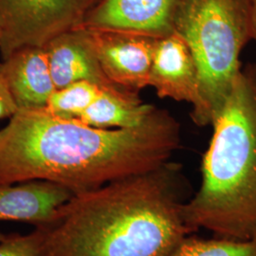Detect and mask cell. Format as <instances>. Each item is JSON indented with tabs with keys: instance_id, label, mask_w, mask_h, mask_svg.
I'll list each match as a JSON object with an SVG mask.
<instances>
[{
	"instance_id": "cell-1",
	"label": "cell",
	"mask_w": 256,
	"mask_h": 256,
	"mask_svg": "<svg viewBox=\"0 0 256 256\" xmlns=\"http://www.w3.org/2000/svg\"><path fill=\"white\" fill-rule=\"evenodd\" d=\"M180 144V122L158 108L138 126L114 129L19 110L0 130V183L45 180L77 194L164 164Z\"/></svg>"
},
{
	"instance_id": "cell-2",
	"label": "cell",
	"mask_w": 256,
	"mask_h": 256,
	"mask_svg": "<svg viewBox=\"0 0 256 256\" xmlns=\"http://www.w3.org/2000/svg\"><path fill=\"white\" fill-rule=\"evenodd\" d=\"M187 191L182 165L169 160L74 194L37 227L46 256H170L194 232L183 214Z\"/></svg>"
},
{
	"instance_id": "cell-3",
	"label": "cell",
	"mask_w": 256,
	"mask_h": 256,
	"mask_svg": "<svg viewBox=\"0 0 256 256\" xmlns=\"http://www.w3.org/2000/svg\"><path fill=\"white\" fill-rule=\"evenodd\" d=\"M203 156L200 188L184 203L194 232L216 238H256V64L242 66L229 97L212 122Z\"/></svg>"
},
{
	"instance_id": "cell-4",
	"label": "cell",
	"mask_w": 256,
	"mask_h": 256,
	"mask_svg": "<svg viewBox=\"0 0 256 256\" xmlns=\"http://www.w3.org/2000/svg\"><path fill=\"white\" fill-rule=\"evenodd\" d=\"M176 32L191 48L200 76L198 126L218 118L242 68L240 55L252 40L250 0H186Z\"/></svg>"
},
{
	"instance_id": "cell-5",
	"label": "cell",
	"mask_w": 256,
	"mask_h": 256,
	"mask_svg": "<svg viewBox=\"0 0 256 256\" xmlns=\"http://www.w3.org/2000/svg\"><path fill=\"white\" fill-rule=\"evenodd\" d=\"M96 0H0V54L5 60L28 46H44L82 26Z\"/></svg>"
},
{
	"instance_id": "cell-6",
	"label": "cell",
	"mask_w": 256,
	"mask_h": 256,
	"mask_svg": "<svg viewBox=\"0 0 256 256\" xmlns=\"http://www.w3.org/2000/svg\"><path fill=\"white\" fill-rule=\"evenodd\" d=\"M86 28L102 70L110 82L138 94L149 86L156 38L124 32Z\"/></svg>"
},
{
	"instance_id": "cell-7",
	"label": "cell",
	"mask_w": 256,
	"mask_h": 256,
	"mask_svg": "<svg viewBox=\"0 0 256 256\" xmlns=\"http://www.w3.org/2000/svg\"><path fill=\"white\" fill-rule=\"evenodd\" d=\"M186 0H96L82 27L162 38L176 32Z\"/></svg>"
},
{
	"instance_id": "cell-8",
	"label": "cell",
	"mask_w": 256,
	"mask_h": 256,
	"mask_svg": "<svg viewBox=\"0 0 256 256\" xmlns=\"http://www.w3.org/2000/svg\"><path fill=\"white\" fill-rule=\"evenodd\" d=\"M149 86L160 99L186 102L192 110L200 104V76L191 48L176 32L158 38Z\"/></svg>"
},
{
	"instance_id": "cell-9",
	"label": "cell",
	"mask_w": 256,
	"mask_h": 256,
	"mask_svg": "<svg viewBox=\"0 0 256 256\" xmlns=\"http://www.w3.org/2000/svg\"><path fill=\"white\" fill-rule=\"evenodd\" d=\"M44 48L56 88L80 81L93 82L102 88H120L102 72L86 28L81 26L62 32Z\"/></svg>"
},
{
	"instance_id": "cell-10",
	"label": "cell",
	"mask_w": 256,
	"mask_h": 256,
	"mask_svg": "<svg viewBox=\"0 0 256 256\" xmlns=\"http://www.w3.org/2000/svg\"><path fill=\"white\" fill-rule=\"evenodd\" d=\"M10 92L19 110H43L56 90L46 50L28 46L16 50L0 62Z\"/></svg>"
},
{
	"instance_id": "cell-11",
	"label": "cell",
	"mask_w": 256,
	"mask_h": 256,
	"mask_svg": "<svg viewBox=\"0 0 256 256\" xmlns=\"http://www.w3.org/2000/svg\"><path fill=\"white\" fill-rule=\"evenodd\" d=\"M74 196L63 186L45 180L0 183V221L25 222L40 227Z\"/></svg>"
},
{
	"instance_id": "cell-12",
	"label": "cell",
	"mask_w": 256,
	"mask_h": 256,
	"mask_svg": "<svg viewBox=\"0 0 256 256\" xmlns=\"http://www.w3.org/2000/svg\"><path fill=\"white\" fill-rule=\"evenodd\" d=\"M155 108L142 102L138 93L122 88H104L75 120L102 129L132 128L142 122Z\"/></svg>"
},
{
	"instance_id": "cell-13",
	"label": "cell",
	"mask_w": 256,
	"mask_h": 256,
	"mask_svg": "<svg viewBox=\"0 0 256 256\" xmlns=\"http://www.w3.org/2000/svg\"><path fill=\"white\" fill-rule=\"evenodd\" d=\"M102 90L104 88L100 86L88 81L56 88L43 110L59 119H77L100 96Z\"/></svg>"
},
{
	"instance_id": "cell-14",
	"label": "cell",
	"mask_w": 256,
	"mask_h": 256,
	"mask_svg": "<svg viewBox=\"0 0 256 256\" xmlns=\"http://www.w3.org/2000/svg\"><path fill=\"white\" fill-rule=\"evenodd\" d=\"M170 256H256V238L236 240L187 236Z\"/></svg>"
},
{
	"instance_id": "cell-15",
	"label": "cell",
	"mask_w": 256,
	"mask_h": 256,
	"mask_svg": "<svg viewBox=\"0 0 256 256\" xmlns=\"http://www.w3.org/2000/svg\"><path fill=\"white\" fill-rule=\"evenodd\" d=\"M0 256H46L43 234L36 228L28 234H6L0 241Z\"/></svg>"
},
{
	"instance_id": "cell-16",
	"label": "cell",
	"mask_w": 256,
	"mask_h": 256,
	"mask_svg": "<svg viewBox=\"0 0 256 256\" xmlns=\"http://www.w3.org/2000/svg\"><path fill=\"white\" fill-rule=\"evenodd\" d=\"M18 111V108L10 92L7 82L3 74L0 72V120L5 118L10 119Z\"/></svg>"
},
{
	"instance_id": "cell-17",
	"label": "cell",
	"mask_w": 256,
	"mask_h": 256,
	"mask_svg": "<svg viewBox=\"0 0 256 256\" xmlns=\"http://www.w3.org/2000/svg\"><path fill=\"white\" fill-rule=\"evenodd\" d=\"M250 24H252V40L256 45V0H250Z\"/></svg>"
},
{
	"instance_id": "cell-18",
	"label": "cell",
	"mask_w": 256,
	"mask_h": 256,
	"mask_svg": "<svg viewBox=\"0 0 256 256\" xmlns=\"http://www.w3.org/2000/svg\"><path fill=\"white\" fill-rule=\"evenodd\" d=\"M6 236V234H2L1 232H0V241H2L4 238Z\"/></svg>"
}]
</instances>
